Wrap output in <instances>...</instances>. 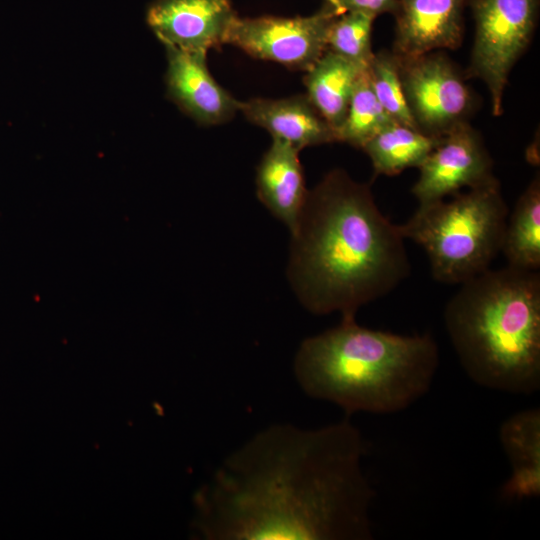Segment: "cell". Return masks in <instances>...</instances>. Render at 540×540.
<instances>
[{
	"instance_id": "cell-11",
	"label": "cell",
	"mask_w": 540,
	"mask_h": 540,
	"mask_svg": "<svg viewBox=\"0 0 540 540\" xmlns=\"http://www.w3.org/2000/svg\"><path fill=\"white\" fill-rule=\"evenodd\" d=\"M167 95L188 116L202 125L229 121L239 111L240 101L212 77L205 54L165 47Z\"/></svg>"
},
{
	"instance_id": "cell-15",
	"label": "cell",
	"mask_w": 540,
	"mask_h": 540,
	"mask_svg": "<svg viewBox=\"0 0 540 540\" xmlns=\"http://www.w3.org/2000/svg\"><path fill=\"white\" fill-rule=\"evenodd\" d=\"M499 441L511 472L502 487L505 498L532 499L540 496V409L527 408L504 420Z\"/></svg>"
},
{
	"instance_id": "cell-16",
	"label": "cell",
	"mask_w": 540,
	"mask_h": 540,
	"mask_svg": "<svg viewBox=\"0 0 540 540\" xmlns=\"http://www.w3.org/2000/svg\"><path fill=\"white\" fill-rule=\"evenodd\" d=\"M366 68L326 50L306 71V96L335 134L346 116L356 80Z\"/></svg>"
},
{
	"instance_id": "cell-20",
	"label": "cell",
	"mask_w": 540,
	"mask_h": 540,
	"mask_svg": "<svg viewBox=\"0 0 540 540\" xmlns=\"http://www.w3.org/2000/svg\"><path fill=\"white\" fill-rule=\"evenodd\" d=\"M376 15L345 11L332 22L327 35V50L360 66L368 67L374 53L371 32Z\"/></svg>"
},
{
	"instance_id": "cell-12",
	"label": "cell",
	"mask_w": 540,
	"mask_h": 540,
	"mask_svg": "<svg viewBox=\"0 0 540 540\" xmlns=\"http://www.w3.org/2000/svg\"><path fill=\"white\" fill-rule=\"evenodd\" d=\"M469 0H398L392 52L401 58L456 49L463 38Z\"/></svg>"
},
{
	"instance_id": "cell-10",
	"label": "cell",
	"mask_w": 540,
	"mask_h": 540,
	"mask_svg": "<svg viewBox=\"0 0 540 540\" xmlns=\"http://www.w3.org/2000/svg\"><path fill=\"white\" fill-rule=\"evenodd\" d=\"M237 17L229 0H154L146 19L165 47L207 55L226 44Z\"/></svg>"
},
{
	"instance_id": "cell-3",
	"label": "cell",
	"mask_w": 540,
	"mask_h": 540,
	"mask_svg": "<svg viewBox=\"0 0 540 540\" xmlns=\"http://www.w3.org/2000/svg\"><path fill=\"white\" fill-rule=\"evenodd\" d=\"M440 363L429 333L402 335L342 318L306 338L293 362L301 390L342 409L346 416L401 412L430 390Z\"/></svg>"
},
{
	"instance_id": "cell-21",
	"label": "cell",
	"mask_w": 540,
	"mask_h": 540,
	"mask_svg": "<svg viewBox=\"0 0 540 540\" xmlns=\"http://www.w3.org/2000/svg\"><path fill=\"white\" fill-rule=\"evenodd\" d=\"M367 71L373 92L389 117L418 130L404 95L398 57L388 51L374 53Z\"/></svg>"
},
{
	"instance_id": "cell-4",
	"label": "cell",
	"mask_w": 540,
	"mask_h": 540,
	"mask_svg": "<svg viewBox=\"0 0 540 540\" xmlns=\"http://www.w3.org/2000/svg\"><path fill=\"white\" fill-rule=\"evenodd\" d=\"M444 309L466 375L504 393L540 390V273L507 265L460 284Z\"/></svg>"
},
{
	"instance_id": "cell-6",
	"label": "cell",
	"mask_w": 540,
	"mask_h": 540,
	"mask_svg": "<svg viewBox=\"0 0 540 540\" xmlns=\"http://www.w3.org/2000/svg\"><path fill=\"white\" fill-rule=\"evenodd\" d=\"M468 2L475 20L469 73L484 82L493 115L499 116L510 71L533 36L539 0Z\"/></svg>"
},
{
	"instance_id": "cell-5",
	"label": "cell",
	"mask_w": 540,
	"mask_h": 540,
	"mask_svg": "<svg viewBox=\"0 0 540 540\" xmlns=\"http://www.w3.org/2000/svg\"><path fill=\"white\" fill-rule=\"evenodd\" d=\"M509 209L495 178L445 199L419 204L398 225L404 239L426 252L431 274L445 284H462L489 269L501 252Z\"/></svg>"
},
{
	"instance_id": "cell-2",
	"label": "cell",
	"mask_w": 540,
	"mask_h": 540,
	"mask_svg": "<svg viewBox=\"0 0 540 540\" xmlns=\"http://www.w3.org/2000/svg\"><path fill=\"white\" fill-rule=\"evenodd\" d=\"M288 276L311 313L355 318L411 272L399 226L378 208L370 186L335 169L308 191L295 229Z\"/></svg>"
},
{
	"instance_id": "cell-8",
	"label": "cell",
	"mask_w": 540,
	"mask_h": 540,
	"mask_svg": "<svg viewBox=\"0 0 540 540\" xmlns=\"http://www.w3.org/2000/svg\"><path fill=\"white\" fill-rule=\"evenodd\" d=\"M340 14L326 3L321 10L306 17H237L226 44L240 48L253 58L307 71L327 50L329 28Z\"/></svg>"
},
{
	"instance_id": "cell-1",
	"label": "cell",
	"mask_w": 540,
	"mask_h": 540,
	"mask_svg": "<svg viewBox=\"0 0 540 540\" xmlns=\"http://www.w3.org/2000/svg\"><path fill=\"white\" fill-rule=\"evenodd\" d=\"M365 454L348 416L314 429L269 425L197 492L195 529L206 540H371Z\"/></svg>"
},
{
	"instance_id": "cell-7",
	"label": "cell",
	"mask_w": 540,
	"mask_h": 540,
	"mask_svg": "<svg viewBox=\"0 0 540 540\" xmlns=\"http://www.w3.org/2000/svg\"><path fill=\"white\" fill-rule=\"evenodd\" d=\"M398 61L406 102L419 131L441 137L467 122L471 91L446 55L434 51Z\"/></svg>"
},
{
	"instance_id": "cell-23",
	"label": "cell",
	"mask_w": 540,
	"mask_h": 540,
	"mask_svg": "<svg viewBox=\"0 0 540 540\" xmlns=\"http://www.w3.org/2000/svg\"><path fill=\"white\" fill-rule=\"evenodd\" d=\"M325 1H326V3H328V4L332 5L333 7H335L340 13H342V11L340 10L336 0H325Z\"/></svg>"
},
{
	"instance_id": "cell-9",
	"label": "cell",
	"mask_w": 540,
	"mask_h": 540,
	"mask_svg": "<svg viewBox=\"0 0 540 540\" xmlns=\"http://www.w3.org/2000/svg\"><path fill=\"white\" fill-rule=\"evenodd\" d=\"M493 162L480 134L468 122L440 137L418 167L420 175L411 191L419 204L445 199L485 184L496 177Z\"/></svg>"
},
{
	"instance_id": "cell-18",
	"label": "cell",
	"mask_w": 540,
	"mask_h": 540,
	"mask_svg": "<svg viewBox=\"0 0 540 540\" xmlns=\"http://www.w3.org/2000/svg\"><path fill=\"white\" fill-rule=\"evenodd\" d=\"M501 252L507 265L540 269V177L537 174L519 197L507 219Z\"/></svg>"
},
{
	"instance_id": "cell-13",
	"label": "cell",
	"mask_w": 540,
	"mask_h": 540,
	"mask_svg": "<svg viewBox=\"0 0 540 540\" xmlns=\"http://www.w3.org/2000/svg\"><path fill=\"white\" fill-rule=\"evenodd\" d=\"M239 111L249 122L266 129L273 139L298 151L337 141L335 131L306 94L282 99L253 98L240 102Z\"/></svg>"
},
{
	"instance_id": "cell-22",
	"label": "cell",
	"mask_w": 540,
	"mask_h": 540,
	"mask_svg": "<svg viewBox=\"0 0 540 540\" xmlns=\"http://www.w3.org/2000/svg\"><path fill=\"white\" fill-rule=\"evenodd\" d=\"M342 13L362 11L378 16L382 13H395L398 0H336Z\"/></svg>"
},
{
	"instance_id": "cell-14",
	"label": "cell",
	"mask_w": 540,
	"mask_h": 540,
	"mask_svg": "<svg viewBox=\"0 0 540 540\" xmlns=\"http://www.w3.org/2000/svg\"><path fill=\"white\" fill-rule=\"evenodd\" d=\"M299 151L290 144L273 139L256 173L259 200L292 232L307 199Z\"/></svg>"
},
{
	"instance_id": "cell-17",
	"label": "cell",
	"mask_w": 540,
	"mask_h": 540,
	"mask_svg": "<svg viewBox=\"0 0 540 540\" xmlns=\"http://www.w3.org/2000/svg\"><path fill=\"white\" fill-rule=\"evenodd\" d=\"M439 139L394 122L367 141L362 150L371 160L374 175L394 176L407 168H418Z\"/></svg>"
},
{
	"instance_id": "cell-19",
	"label": "cell",
	"mask_w": 540,
	"mask_h": 540,
	"mask_svg": "<svg viewBox=\"0 0 540 540\" xmlns=\"http://www.w3.org/2000/svg\"><path fill=\"white\" fill-rule=\"evenodd\" d=\"M391 123L394 121L376 98L366 68L356 80L346 116L336 132V139L362 149L367 141Z\"/></svg>"
}]
</instances>
